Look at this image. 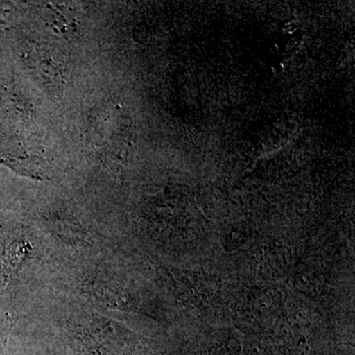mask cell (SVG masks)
<instances>
[{"label":"cell","mask_w":355,"mask_h":355,"mask_svg":"<svg viewBox=\"0 0 355 355\" xmlns=\"http://www.w3.org/2000/svg\"><path fill=\"white\" fill-rule=\"evenodd\" d=\"M55 60V58L48 51L38 49L32 51L33 74L44 85L50 86V84H53L55 86V84L60 83L62 78L64 70L60 69V64Z\"/></svg>","instance_id":"cell-1"},{"label":"cell","mask_w":355,"mask_h":355,"mask_svg":"<svg viewBox=\"0 0 355 355\" xmlns=\"http://www.w3.org/2000/svg\"><path fill=\"white\" fill-rule=\"evenodd\" d=\"M4 163L21 176L40 180V181L50 179V168L46 164V161L40 156H22V157L9 159Z\"/></svg>","instance_id":"cell-2"}]
</instances>
